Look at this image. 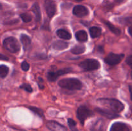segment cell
<instances>
[{
  "label": "cell",
  "mask_w": 132,
  "mask_h": 131,
  "mask_svg": "<svg viewBox=\"0 0 132 131\" xmlns=\"http://www.w3.org/2000/svg\"><path fill=\"white\" fill-rule=\"evenodd\" d=\"M97 102L110 110L114 113H121L125 109L123 104L118 100L113 98H100Z\"/></svg>",
  "instance_id": "6da1fadb"
},
{
  "label": "cell",
  "mask_w": 132,
  "mask_h": 131,
  "mask_svg": "<svg viewBox=\"0 0 132 131\" xmlns=\"http://www.w3.org/2000/svg\"><path fill=\"white\" fill-rule=\"evenodd\" d=\"M58 85L61 88L71 91L80 90L82 87V83L79 80L74 78H68L62 79L58 82Z\"/></svg>",
  "instance_id": "7a4b0ae2"
},
{
  "label": "cell",
  "mask_w": 132,
  "mask_h": 131,
  "mask_svg": "<svg viewBox=\"0 0 132 131\" xmlns=\"http://www.w3.org/2000/svg\"><path fill=\"white\" fill-rule=\"evenodd\" d=\"M4 48L10 53H15L20 50V45L18 40L13 37H9L5 39L3 42Z\"/></svg>",
  "instance_id": "3957f363"
},
{
  "label": "cell",
  "mask_w": 132,
  "mask_h": 131,
  "mask_svg": "<svg viewBox=\"0 0 132 131\" xmlns=\"http://www.w3.org/2000/svg\"><path fill=\"white\" fill-rule=\"evenodd\" d=\"M79 66L85 71H90L99 69L100 68V63L96 59H88L81 62Z\"/></svg>",
  "instance_id": "277c9868"
},
{
  "label": "cell",
  "mask_w": 132,
  "mask_h": 131,
  "mask_svg": "<svg viewBox=\"0 0 132 131\" xmlns=\"http://www.w3.org/2000/svg\"><path fill=\"white\" fill-rule=\"evenodd\" d=\"M94 114L93 112L85 105H81L79 107V108L77 110V117L81 123V124L83 125L85 123V120L87 118H90V116Z\"/></svg>",
  "instance_id": "5b68a950"
},
{
  "label": "cell",
  "mask_w": 132,
  "mask_h": 131,
  "mask_svg": "<svg viewBox=\"0 0 132 131\" xmlns=\"http://www.w3.org/2000/svg\"><path fill=\"white\" fill-rule=\"evenodd\" d=\"M125 57L123 54H116L110 53L104 59V62L110 66H116L121 62Z\"/></svg>",
  "instance_id": "8992f818"
},
{
  "label": "cell",
  "mask_w": 132,
  "mask_h": 131,
  "mask_svg": "<svg viewBox=\"0 0 132 131\" xmlns=\"http://www.w3.org/2000/svg\"><path fill=\"white\" fill-rule=\"evenodd\" d=\"M72 71V69L71 68H67L64 69H59L57 71H50L47 73V78L50 82H55L58 77L63 74H67Z\"/></svg>",
  "instance_id": "52a82bcc"
},
{
  "label": "cell",
  "mask_w": 132,
  "mask_h": 131,
  "mask_svg": "<svg viewBox=\"0 0 132 131\" xmlns=\"http://www.w3.org/2000/svg\"><path fill=\"white\" fill-rule=\"evenodd\" d=\"M44 6L48 17H53L56 13V5L55 2L53 0H45Z\"/></svg>",
  "instance_id": "ba28073f"
},
{
  "label": "cell",
  "mask_w": 132,
  "mask_h": 131,
  "mask_svg": "<svg viewBox=\"0 0 132 131\" xmlns=\"http://www.w3.org/2000/svg\"><path fill=\"white\" fill-rule=\"evenodd\" d=\"M73 15L77 17H83L89 14L88 8L82 5H77L73 9Z\"/></svg>",
  "instance_id": "9c48e42d"
},
{
  "label": "cell",
  "mask_w": 132,
  "mask_h": 131,
  "mask_svg": "<svg viewBox=\"0 0 132 131\" xmlns=\"http://www.w3.org/2000/svg\"><path fill=\"white\" fill-rule=\"evenodd\" d=\"M46 127L50 131H67L64 126L54 121H49L46 124Z\"/></svg>",
  "instance_id": "30bf717a"
},
{
  "label": "cell",
  "mask_w": 132,
  "mask_h": 131,
  "mask_svg": "<svg viewBox=\"0 0 132 131\" xmlns=\"http://www.w3.org/2000/svg\"><path fill=\"white\" fill-rule=\"evenodd\" d=\"M90 131H106V123L103 119L95 121L90 127Z\"/></svg>",
  "instance_id": "8fae6325"
},
{
  "label": "cell",
  "mask_w": 132,
  "mask_h": 131,
  "mask_svg": "<svg viewBox=\"0 0 132 131\" xmlns=\"http://www.w3.org/2000/svg\"><path fill=\"white\" fill-rule=\"evenodd\" d=\"M96 111L99 113L101 115L103 116L106 117L107 118H109V119H114V118H117L119 117V115L117 113H114V112L108 110V109L97 108Z\"/></svg>",
  "instance_id": "7c38bea8"
},
{
  "label": "cell",
  "mask_w": 132,
  "mask_h": 131,
  "mask_svg": "<svg viewBox=\"0 0 132 131\" xmlns=\"http://www.w3.org/2000/svg\"><path fill=\"white\" fill-rule=\"evenodd\" d=\"M110 131H130V128L126 123L116 122L111 127Z\"/></svg>",
  "instance_id": "4fadbf2b"
},
{
  "label": "cell",
  "mask_w": 132,
  "mask_h": 131,
  "mask_svg": "<svg viewBox=\"0 0 132 131\" xmlns=\"http://www.w3.org/2000/svg\"><path fill=\"white\" fill-rule=\"evenodd\" d=\"M20 40L22 44H23V48H24V50L25 51L28 50L30 47L31 42H32V41H31V39L30 38V37H28L27 35L22 34L20 37Z\"/></svg>",
  "instance_id": "5bb4252c"
},
{
  "label": "cell",
  "mask_w": 132,
  "mask_h": 131,
  "mask_svg": "<svg viewBox=\"0 0 132 131\" xmlns=\"http://www.w3.org/2000/svg\"><path fill=\"white\" fill-rule=\"evenodd\" d=\"M68 46V43L63 41H57L54 42L52 44L53 48L57 50H63L67 48Z\"/></svg>",
  "instance_id": "9a60e30c"
},
{
  "label": "cell",
  "mask_w": 132,
  "mask_h": 131,
  "mask_svg": "<svg viewBox=\"0 0 132 131\" xmlns=\"http://www.w3.org/2000/svg\"><path fill=\"white\" fill-rule=\"evenodd\" d=\"M32 10L33 13L35 15V17H36V21L37 22L40 21L41 18V10H40L39 5L37 3H35L32 7Z\"/></svg>",
  "instance_id": "2e32d148"
},
{
  "label": "cell",
  "mask_w": 132,
  "mask_h": 131,
  "mask_svg": "<svg viewBox=\"0 0 132 131\" xmlns=\"http://www.w3.org/2000/svg\"><path fill=\"white\" fill-rule=\"evenodd\" d=\"M58 37L61 39L65 40H69L72 38V35L70 32L64 29H59L56 32Z\"/></svg>",
  "instance_id": "e0dca14e"
},
{
  "label": "cell",
  "mask_w": 132,
  "mask_h": 131,
  "mask_svg": "<svg viewBox=\"0 0 132 131\" xmlns=\"http://www.w3.org/2000/svg\"><path fill=\"white\" fill-rule=\"evenodd\" d=\"M76 38L79 42H86L88 40V34L85 30H79L76 33Z\"/></svg>",
  "instance_id": "ac0fdd59"
},
{
  "label": "cell",
  "mask_w": 132,
  "mask_h": 131,
  "mask_svg": "<svg viewBox=\"0 0 132 131\" xmlns=\"http://www.w3.org/2000/svg\"><path fill=\"white\" fill-rule=\"evenodd\" d=\"M103 23L106 25V26L109 28L110 30L112 32H113V33H115L116 35H119L121 34V30H120L119 28L113 25V24H112L110 22L107 21H104V20H103Z\"/></svg>",
  "instance_id": "d6986e66"
},
{
  "label": "cell",
  "mask_w": 132,
  "mask_h": 131,
  "mask_svg": "<svg viewBox=\"0 0 132 131\" xmlns=\"http://www.w3.org/2000/svg\"><path fill=\"white\" fill-rule=\"evenodd\" d=\"M86 50V48L84 45L78 44L75 46L74 47L71 49V52L74 55H79V54L84 53Z\"/></svg>",
  "instance_id": "ffe728a7"
},
{
  "label": "cell",
  "mask_w": 132,
  "mask_h": 131,
  "mask_svg": "<svg viewBox=\"0 0 132 131\" xmlns=\"http://www.w3.org/2000/svg\"><path fill=\"white\" fill-rule=\"evenodd\" d=\"M101 29L99 27L94 26L90 28V34L92 38H96L99 37L101 34Z\"/></svg>",
  "instance_id": "44dd1931"
},
{
  "label": "cell",
  "mask_w": 132,
  "mask_h": 131,
  "mask_svg": "<svg viewBox=\"0 0 132 131\" xmlns=\"http://www.w3.org/2000/svg\"><path fill=\"white\" fill-rule=\"evenodd\" d=\"M9 69L6 66L1 65L0 66V77L1 78H3L7 76L9 73Z\"/></svg>",
  "instance_id": "7402d4cb"
},
{
  "label": "cell",
  "mask_w": 132,
  "mask_h": 131,
  "mask_svg": "<svg viewBox=\"0 0 132 131\" xmlns=\"http://www.w3.org/2000/svg\"><path fill=\"white\" fill-rule=\"evenodd\" d=\"M68 127H69V128H70L72 131H79L77 128L76 127V122L73 119H71V118H68Z\"/></svg>",
  "instance_id": "603a6c76"
},
{
  "label": "cell",
  "mask_w": 132,
  "mask_h": 131,
  "mask_svg": "<svg viewBox=\"0 0 132 131\" xmlns=\"http://www.w3.org/2000/svg\"><path fill=\"white\" fill-rule=\"evenodd\" d=\"M28 108L30 109V110H32L33 113H34L35 114L39 116L40 117L43 116V110H41V109H40L39 108H37L36 107H33V106L28 107Z\"/></svg>",
  "instance_id": "cb8c5ba5"
},
{
  "label": "cell",
  "mask_w": 132,
  "mask_h": 131,
  "mask_svg": "<svg viewBox=\"0 0 132 131\" xmlns=\"http://www.w3.org/2000/svg\"><path fill=\"white\" fill-rule=\"evenodd\" d=\"M20 17L21 18L22 20L24 23H29L32 21V16L28 13H23L20 14Z\"/></svg>",
  "instance_id": "d4e9b609"
},
{
  "label": "cell",
  "mask_w": 132,
  "mask_h": 131,
  "mask_svg": "<svg viewBox=\"0 0 132 131\" xmlns=\"http://www.w3.org/2000/svg\"><path fill=\"white\" fill-rule=\"evenodd\" d=\"M19 87H20L21 89H24V91H27L28 92H30V93H32V92H33V89H32V87H31L30 85L28 84V83H23V84L21 85V86H19Z\"/></svg>",
  "instance_id": "484cf974"
},
{
  "label": "cell",
  "mask_w": 132,
  "mask_h": 131,
  "mask_svg": "<svg viewBox=\"0 0 132 131\" xmlns=\"http://www.w3.org/2000/svg\"><path fill=\"white\" fill-rule=\"evenodd\" d=\"M120 22H121V23H122V24H132V17H128L124 18V19H122Z\"/></svg>",
  "instance_id": "4316f807"
},
{
  "label": "cell",
  "mask_w": 132,
  "mask_h": 131,
  "mask_svg": "<svg viewBox=\"0 0 132 131\" xmlns=\"http://www.w3.org/2000/svg\"><path fill=\"white\" fill-rule=\"evenodd\" d=\"M21 69H23L24 71H27L30 68L29 64L26 61H23V62L21 63Z\"/></svg>",
  "instance_id": "83f0119b"
},
{
  "label": "cell",
  "mask_w": 132,
  "mask_h": 131,
  "mask_svg": "<svg viewBox=\"0 0 132 131\" xmlns=\"http://www.w3.org/2000/svg\"><path fill=\"white\" fill-rule=\"evenodd\" d=\"M126 62L128 65L130 66V67L132 68V55H130V56L126 58Z\"/></svg>",
  "instance_id": "f1b7e54d"
},
{
  "label": "cell",
  "mask_w": 132,
  "mask_h": 131,
  "mask_svg": "<svg viewBox=\"0 0 132 131\" xmlns=\"http://www.w3.org/2000/svg\"><path fill=\"white\" fill-rule=\"evenodd\" d=\"M0 59H1V60H9V58H8L7 57L5 56V55H3V54H1V55H0Z\"/></svg>",
  "instance_id": "f546056e"
},
{
  "label": "cell",
  "mask_w": 132,
  "mask_h": 131,
  "mask_svg": "<svg viewBox=\"0 0 132 131\" xmlns=\"http://www.w3.org/2000/svg\"><path fill=\"white\" fill-rule=\"evenodd\" d=\"M129 91L131 95V100H132V86H129Z\"/></svg>",
  "instance_id": "4dcf8cb0"
},
{
  "label": "cell",
  "mask_w": 132,
  "mask_h": 131,
  "mask_svg": "<svg viewBox=\"0 0 132 131\" xmlns=\"http://www.w3.org/2000/svg\"><path fill=\"white\" fill-rule=\"evenodd\" d=\"M128 32L130 34V35L132 37V25L130 26V27H129V29H128Z\"/></svg>",
  "instance_id": "1f68e13d"
},
{
  "label": "cell",
  "mask_w": 132,
  "mask_h": 131,
  "mask_svg": "<svg viewBox=\"0 0 132 131\" xmlns=\"http://www.w3.org/2000/svg\"><path fill=\"white\" fill-rule=\"evenodd\" d=\"M115 1H116L117 3H122V1H124V0H115Z\"/></svg>",
  "instance_id": "d6a6232c"
},
{
  "label": "cell",
  "mask_w": 132,
  "mask_h": 131,
  "mask_svg": "<svg viewBox=\"0 0 132 131\" xmlns=\"http://www.w3.org/2000/svg\"><path fill=\"white\" fill-rule=\"evenodd\" d=\"M75 1H83V0H75Z\"/></svg>",
  "instance_id": "836d02e7"
},
{
  "label": "cell",
  "mask_w": 132,
  "mask_h": 131,
  "mask_svg": "<svg viewBox=\"0 0 132 131\" xmlns=\"http://www.w3.org/2000/svg\"><path fill=\"white\" fill-rule=\"evenodd\" d=\"M131 77H132V72H131Z\"/></svg>",
  "instance_id": "e575fe53"
}]
</instances>
